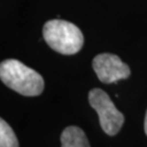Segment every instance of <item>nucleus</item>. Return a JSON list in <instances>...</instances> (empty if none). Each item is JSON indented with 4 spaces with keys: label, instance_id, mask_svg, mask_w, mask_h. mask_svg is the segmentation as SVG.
<instances>
[{
    "label": "nucleus",
    "instance_id": "obj_7",
    "mask_svg": "<svg viewBox=\"0 0 147 147\" xmlns=\"http://www.w3.org/2000/svg\"><path fill=\"white\" fill-rule=\"evenodd\" d=\"M144 129H145V133L147 135V111H146V116H145V122H144Z\"/></svg>",
    "mask_w": 147,
    "mask_h": 147
},
{
    "label": "nucleus",
    "instance_id": "obj_3",
    "mask_svg": "<svg viewBox=\"0 0 147 147\" xmlns=\"http://www.w3.org/2000/svg\"><path fill=\"white\" fill-rule=\"evenodd\" d=\"M88 100L98 115L102 131L110 136L116 135L124 123V116L117 109L109 95L102 89L94 88L88 93Z\"/></svg>",
    "mask_w": 147,
    "mask_h": 147
},
{
    "label": "nucleus",
    "instance_id": "obj_4",
    "mask_svg": "<svg viewBox=\"0 0 147 147\" xmlns=\"http://www.w3.org/2000/svg\"><path fill=\"white\" fill-rule=\"evenodd\" d=\"M93 69L100 82L106 84L127 79L131 74L129 65L112 53L97 55L93 60Z\"/></svg>",
    "mask_w": 147,
    "mask_h": 147
},
{
    "label": "nucleus",
    "instance_id": "obj_6",
    "mask_svg": "<svg viewBox=\"0 0 147 147\" xmlns=\"http://www.w3.org/2000/svg\"><path fill=\"white\" fill-rule=\"evenodd\" d=\"M0 147H19L16 133L3 119L0 120Z\"/></svg>",
    "mask_w": 147,
    "mask_h": 147
},
{
    "label": "nucleus",
    "instance_id": "obj_2",
    "mask_svg": "<svg viewBox=\"0 0 147 147\" xmlns=\"http://www.w3.org/2000/svg\"><path fill=\"white\" fill-rule=\"evenodd\" d=\"M42 36L49 47L61 55H75L84 44V36L79 27L59 19L45 23Z\"/></svg>",
    "mask_w": 147,
    "mask_h": 147
},
{
    "label": "nucleus",
    "instance_id": "obj_1",
    "mask_svg": "<svg viewBox=\"0 0 147 147\" xmlns=\"http://www.w3.org/2000/svg\"><path fill=\"white\" fill-rule=\"evenodd\" d=\"M0 78L9 88L23 96H38L45 86L40 74L16 59L1 62Z\"/></svg>",
    "mask_w": 147,
    "mask_h": 147
},
{
    "label": "nucleus",
    "instance_id": "obj_5",
    "mask_svg": "<svg viewBox=\"0 0 147 147\" xmlns=\"http://www.w3.org/2000/svg\"><path fill=\"white\" fill-rule=\"evenodd\" d=\"M61 147H90L88 138L79 126H68L60 136Z\"/></svg>",
    "mask_w": 147,
    "mask_h": 147
}]
</instances>
